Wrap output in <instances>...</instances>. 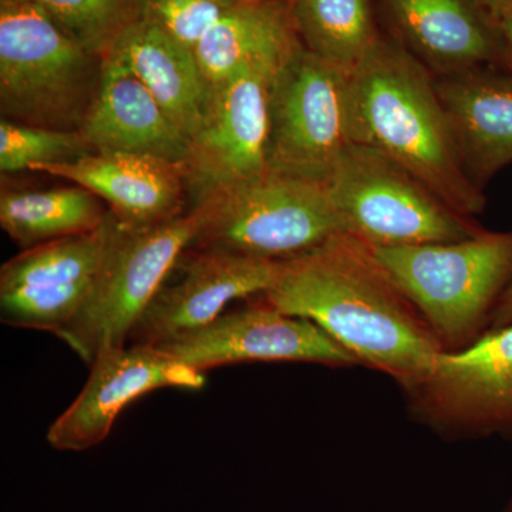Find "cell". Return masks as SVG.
Listing matches in <instances>:
<instances>
[{
    "label": "cell",
    "mask_w": 512,
    "mask_h": 512,
    "mask_svg": "<svg viewBox=\"0 0 512 512\" xmlns=\"http://www.w3.org/2000/svg\"><path fill=\"white\" fill-rule=\"evenodd\" d=\"M256 298L316 323L359 365L392 377L404 393L444 352L373 248L346 232L282 261L274 285Z\"/></svg>",
    "instance_id": "cell-1"
},
{
    "label": "cell",
    "mask_w": 512,
    "mask_h": 512,
    "mask_svg": "<svg viewBox=\"0 0 512 512\" xmlns=\"http://www.w3.org/2000/svg\"><path fill=\"white\" fill-rule=\"evenodd\" d=\"M352 143L373 148L468 218L483 190L461 163L433 73L397 40L382 37L349 74Z\"/></svg>",
    "instance_id": "cell-2"
},
{
    "label": "cell",
    "mask_w": 512,
    "mask_h": 512,
    "mask_svg": "<svg viewBox=\"0 0 512 512\" xmlns=\"http://www.w3.org/2000/svg\"><path fill=\"white\" fill-rule=\"evenodd\" d=\"M373 251L448 353L483 338L512 282V231Z\"/></svg>",
    "instance_id": "cell-3"
},
{
    "label": "cell",
    "mask_w": 512,
    "mask_h": 512,
    "mask_svg": "<svg viewBox=\"0 0 512 512\" xmlns=\"http://www.w3.org/2000/svg\"><path fill=\"white\" fill-rule=\"evenodd\" d=\"M101 72L103 57L74 42L37 3H0L2 119L80 131Z\"/></svg>",
    "instance_id": "cell-4"
},
{
    "label": "cell",
    "mask_w": 512,
    "mask_h": 512,
    "mask_svg": "<svg viewBox=\"0 0 512 512\" xmlns=\"http://www.w3.org/2000/svg\"><path fill=\"white\" fill-rule=\"evenodd\" d=\"M192 207L202 222L191 247L266 261L295 258L343 232L328 184L271 171L212 191Z\"/></svg>",
    "instance_id": "cell-5"
},
{
    "label": "cell",
    "mask_w": 512,
    "mask_h": 512,
    "mask_svg": "<svg viewBox=\"0 0 512 512\" xmlns=\"http://www.w3.org/2000/svg\"><path fill=\"white\" fill-rule=\"evenodd\" d=\"M326 184L343 232L373 248L456 242L484 229L362 144L345 148Z\"/></svg>",
    "instance_id": "cell-6"
},
{
    "label": "cell",
    "mask_w": 512,
    "mask_h": 512,
    "mask_svg": "<svg viewBox=\"0 0 512 512\" xmlns=\"http://www.w3.org/2000/svg\"><path fill=\"white\" fill-rule=\"evenodd\" d=\"M201 222L197 207L148 227L119 221L89 298L57 338L89 366L101 350L126 346L171 269L197 238Z\"/></svg>",
    "instance_id": "cell-7"
},
{
    "label": "cell",
    "mask_w": 512,
    "mask_h": 512,
    "mask_svg": "<svg viewBox=\"0 0 512 512\" xmlns=\"http://www.w3.org/2000/svg\"><path fill=\"white\" fill-rule=\"evenodd\" d=\"M350 143L349 74L301 43L272 80L268 171L328 183Z\"/></svg>",
    "instance_id": "cell-8"
},
{
    "label": "cell",
    "mask_w": 512,
    "mask_h": 512,
    "mask_svg": "<svg viewBox=\"0 0 512 512\" xmlns=\"http://www.w3.org/2000/svg\"><path fill=\"white\" fill-rule=\"evenodd\" d=\"M404 396L410 416L444 439L512 436V325L441 353Z\"/></svg>",
    "instance_id": "cell-9"
},
{
    "label": "cell",
    "mask_w": 512,
    "mask_h": 512,
    "mask_svg": "<svg viewBox=\"0 0 512 512\" xmlns=\"http://www.w3.org/2000/svg\"><path fill=\"white\" fill-rule=\"evenodd\" d=\"M288 57L245 64L208 93L183 161L194 202L268 171L272 80Z\"/></svg>",
    "instance_id": "cell-10"
},
{
    "label": "cell",
    "mask_w": 512,
    "mask_h": 512,
    "mask_svg": "<svg viewBox=\"0 0 512 512\" xmlns=\"http://www.w3.org/2000/svg\"><path fill=\"white\" fill-rule=\"evenodd\" d=\"M119 227L110 211L99 229L23 249L0 268V318L13 328L62 332L89 298Z\"/></svg>",
    "instance_id": "cell-11"
},
{
    "label": "cell",
    "mask_w": 512,
    "mask_h": 512,
    "mask_svg": "<svg viewBox=\"0 0 512 512\" xmlns=\"http://www.w3.org/2000/svg\"><path fill=\"white\" fill-rule=\"evenodd\" d=\"M156 348L202 373L245 362L359 365L348 350L316 323L279 312L256 296L249 299L245 308L222 313L208 325Z\"/></svg>",
    "instance_id": "cell-12"
},
{
    "label": "cell",
    "mask_w": 512,
    "mask_h": 512,
    "mask_svg": "<svg viewBox=\"0 0 512 512\" xmlns=\"http://www.w3.org/2000/svg\"><path fill=\"white\" fill-rule=\"evenodd\" d=\"M282 262L190 247L131 332L130 345L156 346L208 325L229 303L268 291Z\"/></svg>",
    "instance_id": "cell-13"
},
{
    "label": "cell",
    "mask_w": 512,
    "mask_h": 512,
    "mask_svg": "<svg viewBox=\"0 0 512 512\" xmlns=\"http://www.w3.org/2000/svg\"><path fill=\"white\" fill-rule=\"evenodd\" d=\"M205 373L184 366L153 346L101 350L82 392L47 430L59 451H86L109 437L120 413L144 394L160 389L200 390Z\"/></svg>",
    "instance_id": "cell-14"
},
{
    "label": "cell",
    "mask_w": 512,
    "mask_h": 512,
    "mask_svg": "<svg viewBox=\"0 0 512 512\" xmlns=\"http://www.w3.org/2000/svg\"><path fill=\"white\" fill-rule=\"evenodd\" d=\"M397 42L434 77L507 64L494 16L474 0H382Z\"/></svg>",
    "instance_id": "cell-15"
},
{
    "label": "cell",
    "mask_w": 512,
    "mask_h": 512,
    "mask_svg": "<svg viewBox=\"0 0 512 512\" xmlns=\"http://www.w3.org/2000/svg\"><path fill=\"white\" fill-rule=\"evenodd\" d=\"M33 171L86 188L126 227L161 224L187 212L183 163L143 154L93 153L72 163L39 165Z\"/></svg>",
    "instance_id": "cell-16"
},
{
    "label": "cell",
    "mask_w": 512,
    "mask_h": 512,
    "mask_svg": "<svg viewBox=\"0 0 512 512\" xmlns=\"http://www.w3.org/2000/svg\"><path fill=\"white\" fill-rule=\"evenodd\" d=\"M495 67L434 77L461 163L480 190L512 163V76Z\"/></svg>",
    "instance_id": "cell-17"
},
{
    "label": "cell",
    "mask_w": 512,
    "mask_h": 512,
    "mask_svg": "<svg viewBox=\"0 0 512 512\" xmlns=\"http://www.w3.org/2000/svg\"><path fill=\"white\" fill-rule=\"evenodd\" d=\"M80 133L94 153H130L183 163L184 136L150 90L123 64L103 57L99 90Z\"/></svg>",
    "instance_id": "cell-18"
},
{
    "label": "cell",
    "mask_w": 512,
    "mask_h": 512,
    "mask_svg": "<svg viewBox=\"0 0 512 512\" xmlns=\"http://www.w3.org/2000/svg\"><path fill=\"white\" fill-rule=\"evenodd\" d=\"M106 56L123 64L150 90L190 141L201 126L208 101L207 83L194 52L140 18L114 42Z\"/></svg>",
    "instance_id": "cell-19"
},
{
    "label": "cell",
    "mask_w": 512,
    "mask_h": 512,
    "mask_svg": "<svg viewBox=\"0 0 512 512\" xmlns=\"http://www.w3.org/2000/svg\"><path fill=\"white\" fill-rule=\"evenodd\" d=\"M299 45L289 3L242 0L205 33L194 55L210 93L239 67L285 59Z\"/></svg>",
    "instance_id": "cell-20"
},
{
    "label": "cell",
    "mask_w": 512,
    "mask_h": 512,
    "mask_svg": "<svg viewBox=\"0 0 512 512\" xmlns=\"http://www.w3.org/2000/svg\"><path fill=\"white\" fill-rule=\"evenodd\" d=\"M110 210L86 188L2 191L0 227L22 249L96 231Z\"/></svg>",
    "instance_id": "cell-21"
},
{
    "label": "cell",
    "mask_w": 512,
    "mask_h": 512,
    "mask_svg": "<svg viewBox=\"0 0 512 512\" xmlns=\"http://www.w3.org/2000/svg\"><path fill=\"white\" fill-rule=\"evenodd\" d=\"M289 12L302 46L348 74L383 37L372 0H292Z\"/></svg>",
    "instance_id": "cell-22"
},
{
    "label": "cell",
    "mask_w": 512,
    "mask_h": 512,
    "mask_svg": "<svg viewBox=\"0 0 512 512\" xmlns=\"http://www.w3.org/2000/svg\"><path fill=\"white\" fill-rule=\"evenodd\" d=\"M87 52L104 57L141 16L140 0H33Z\"/></svg>",
    "instance_id": "cell-23"
},
{
    "label": "cell",
    "mask_w": 512,
    "mask_h": 512,
    "mask_svg": "<svg viewBox=\"0 0 512 512\" xmlns=\"http://www.w3.org/2000/svg\"><path fill=\"white\" fill-rule=\"evenodd\" d=\"M80 131L28 126L0 121V170L2 173L33 171L39 165L72 163L93 154Z\"/></svg>",
    "instance_id": "cell-24"
},
{
    "label": "cell",
    "mask_w": 512,
    "mask_h": 512,
    "mask_svg": "<svg viewBox=\"0 0 512 512\" xmlns=\"http://www.w3.org/2000/svg\"><path fill=\"white\" fill-rule=\"evenodd\" d=\"M242 0H140L141 19L194 52L208 32Z\"/></svg>",
    "instance_id": "cell-25"
},
{
    "label": "cell",
    "mask_w": 512,
    "mask_h": 512,
    "mask_svg": "<svg viewBox=\"0 0 512 512\" xmlns=\"http://www.w3.org/2000/svg\"><path fill=\"white\" fill-rule=\"evenodd\" d=\"M495 23L503 37L505 57L507 64L512 69V0H507L497 12L494 13Z\"/></svg>",
    "instance_id": "cell-26"
},
{
    "label": "cell",
    "mask_w": 512,
    "mask_h": 512,
    "mask_svg": "<svg viewBox=\"0 0 512 512\" xmlns=\"http://www.w3.org/2000/svg\"><path fill=\"white\" fill-rule=\"evenodd\" d=\"M512 325V282L508 285L507 291L501 296L497 308L491 319V329L505 328V326Z\"/></svg>",
    "instance_id": "cell-27"
},
{
    "label": "cell",
    "mask_w": 512,
    "mask_h": 512,
    "mask_svg": "<svg viewBox=\"0 0 512 512\" xmlns=\"http://www.w3.org/2000/svg\"><path fill=\"white\" fill-rule=\"evenodd\" d=\"M474 2L478 3L481 8H484L494 16V13L497 12L507 0H474Z\"/></svg>",
    "instance_id": "cell-28"
},
{
    "label": "cell",
    "mask_w": 512,
    "mask_h": 512,
    "mask_svg": "<svg viewBox=\"0 0 512 512\" xmlns=\"http://www.w3.org/2000/svg\"><path fill=\"white\" fill-rule=\"evenodd\" d=\"M33 2V0H0V3H25Z\"/></svg>",
    "instance_id": "cell-29"
},
{
    "label": "cell",
    "mask_w": 512,
    "mask_h": 512,
    "mask_svg": "<svg viewBox=\"0 0 512 512\" xmlns=\"http://www.w3.org/2000/svg\"><path fill=\"white\" fill-rule=\"evenodd\" d=\"M261 2H281V3H291L292 0H261Z\"/></svg>",
    "instance_id": "cell-30"
},
{
    "label": "cell",
    "mask_w": 512,
    "mask_h": 512,
    "mask_svg": "<svg viewBox=\"0 0 512 512\" xmlns=\"http://www.w3.org/2000/svg\"><path fill=\"white\" fill-rule=\"evenodd\" d=\"M505 512H512V503H511L510 507H508V510Z\"/></svg>",
    "instance_id": "cell-31"
}]
</instances>
